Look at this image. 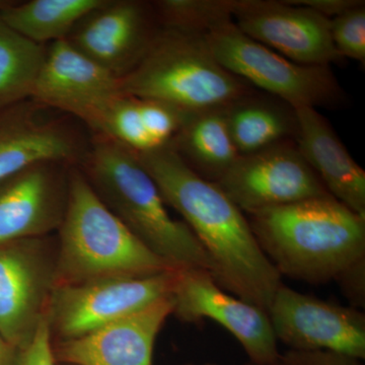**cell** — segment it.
<instances>
[{
  "label": "cell",
  "mask_w": 365,
  "mask_h": 365,
  "mask_svg": "<svg viewBox=\"0 0 365 365\" xmlns=\"http://www.w3.org/2000/svg\"><path fill=\"white\" fill-rule=\"evenodd\" d=\"M276 339L297 351L365 359V314L281 285L268 309Z\"/></svg>",
  "instance_id": "obj_11"
},
{
  "label": "cell",
  "mask_w": 365,
  "mask_h": 365,
  "mask_svg": "<svg viewBox=\"0 0 365 365\" xmlns=\"http://www.w3.org/2000/svg\"><path fill=\"white\" fill-rule=\"evenodd\" d=\"M7 4H9V2L1 1V0H0V9H1V7L6 6Z\"/></svg>",
  "instance_id": "obj_30"
},
{
  "label": "cell",
  "mask_w": 365,
  "mask_h": 365,
  "mask_svg": "<svg viewBox=\"0 0 365 365\" xmlns=\"http://www.w3.org/2000/svg\"><path fill=\"white\" fill-rule=\"evenodd\" d=\"M170 143L192 170L213 182L240 158L228 129L225 110L190 115Z\"/></svg>",
  "instance_id": "obj_19"
},
{
  "label": "cell",
  "mask_w": 365,
  "mask_h": 365,
  "mask_svg": "<svg viewBox=\"0 0 365 365\" xmlns=\"http://www.w3.org/2000/svg\"><path fill=\"white\" fill-rule=\"evenodd\" d=\"M297 146L328 193L365 216V172L353 160L333 127L318 110L294 109Z\"/></svg>",
  "instance_id": "obj_18"
},
{
  "label": "cell",
  "mask_w": 365,
  "mask_h": 365,
  "mask_svg": "<svg viewBox=\"0 0 365 365\" xmlns=\"http://www.w3.org/2000/svg\"><path fill=\"white\" fill-rule=\"evenodd\" d=\"M167 205L202 245L225 292L267 312L282 276L262 251L248 218L215 182L191 169L172 143L138 153Z\"/></svg>",
  "instance_id": "obj_1"
},
{
  "label": "cell",
  "mask_w": 365,
  "mask_h": 365,
  "mask_svg": "<svg viewBox=\"0 0 365 365\" xmlns=\"http://www.w3.org/2000/svg\"><path fill=\"white\" fill-rule=\"evenodd\" d=\"M46 48L26 39L0 18V110L32 98Z\"/></svg>",
  "instance_id": "obj_22"
},
{
  "label": "cell",
  "mask_w": 365,
  "mask_h": 365,
  "mask_svg": "<svg viewBox=\"0 0 365 365\" xmlns=\"http://www.w3.org/2000/svg\"><path fill=\"white\" fill-rule=\"evenodd\" d=\"M331 21V36L343 58L365 62V6Z\"/></svg>",
  "instance_id": "obj_25"
},
{
  "label": "cell",
  "mask_w": 365,
  "mask_h": 365,
  "mask_svg": "<svg viewBox=\"0 0 365 365\" xmlns=\"http://www.w3.org/2000/svg\"><path fill=\"white\" fill-rule=\"evenodd\" d=\"M78 168L102 202L146 248L177 269H202L211 262L184 222L174 220L138 153L95 133Z\"/></svg>",
  "instance_id": "obj_3"
},
{
  "label": "cell",
  "mask_w": 365,
  "mask_h": 365,
  "mask_svg": "<svg viewBox=\"0 0 365 365\" xmlns=\"http://www.w3.org/2000/svg\"><path fill=\"white\" fill-rule=\"evenodd\" d=\"M186 365H217V364H186Z\"/></svg>",
  "instance_id": "obj_31"
},
{
  "label": "cell",
  "mask_w": 365,
  "mask_h": 365,
  "mask_svg": "<svg viewBox=\"0 0 365 365\" xmlns=\"http://www.w3.org/2000/svg\"><path fill=\"white\" fill-rule=\"evenodd\" d=\"M50 110L32 98L0 110V181L35 163L85 158L83 138Z\"/></svg>",
  "instance_id": "obj_15"
},
{
  "label": "cell",
  "mask_w": 365,
  "mask_h": 365,
  "mask_svg": "<svg viewBox=\"0 0 365 365\" xmlns=\"http://www.w3.org/2000/svg\"><path fill=\"white\" fill-rule=\"evenodd\" d=\"M18 365H57L47 317L40 324L32 342L21 350Z\"/></svg>",
  "instance_id": "obj_26"
},
{
  "label": "cell",
  "mask_w": 365,
  "mask_h": 365,
  "mask_svg": "<svg viewBox=\"0 0 365 365\" xmlns=\"http://www.w3.org/2000/svg\"><path fill=\"white\" fill-rule=\"evenodd\" d=\"M21 350L14 347L0 334V365H18Z\"/></svg>",
  "instance_id": "obj_29"
},
{
  "label": "cell",
  "mask_w": 365,
  "mask_h": 365,
  "mask_svg": "<svg viewBox=\"0 0 365 365\" xmlns=\"http://www.w3.org/2000/svg\"><path fill=\"white\" fill-rule=\"evenodd\" d=\"M56 261V234L0 244V334L21 351L47 317Z\"/></svg>",
  "instance_id": "obj_8"
},
{
  "label": "cell",
  "mask_w": 365,
  "mask_h": 365,
  "mask_svg": "<svg viewBox=\"0 0 365 365\" xmlns=\"http://www.w3.org/2000/svg\"><path fill=\"white\" fill-rule=\"evenodd\" d=\"M174 311L172 295L76 339L52 342L58 364L153 365V348Z\"/></svg>",
  "instance_id": "obj_17"
},
{
  "label": "cell",
  "mask_w": 365,
  "mask_h": 365,
  "mask_svg": "<svg viewBox=\"0 0 365 365\" xmlns=\"http://www.w3.org/2000/svg\"><path fill=\"white\" fill-rule=\"evenodd\" d=\"M297 6L307 7L325 16L328 20H333L352 9L365 6L364 0H289Z\"/></svg>",
  "instance_id": "obj_28"
},
{
  "label": "cell",
  "mask_w": 365,
  "mask_h": 365,
  "mask_svg": "<svg viewBox=\"0 0 365 365\" xmlns=\"http://www.w3.org/2000/svg\"><path fill=\"white\" fill-rule=\"evenodd\" d=\"M105 0H32L6 4L1 20L37 44L66 39L79 21L102 6Z\"/></svg>",
  "instance_id": "obj_21"
},
{
  "label": "cell",
  "mask_w": 365,
  "mask_h": 365,
  "mask_svg": "<svg viewBox=\"0 0 365 365\" xmlns=\"http://www.w3.org/2000/svg\"><path fill=\"white\" fill-rule=\"evenodd\" d=\"M172 297V316L182 323L215 321L239 341L250 362L277 364L280 352L267 312L225 292L208 271L178 269Z\"/></svg>",
  "instance_id": "obj_9"
},
{
  "label": "cell",
  "mask_w": 365,
  "mask_h": 365,
  "mask_svg": "<svg viewBox=\"0 0 365 365\" xmlns=\"http://www.w3.org/2000/svg\"><path fill=\"white\" fill-rule=\"evenodd\" d=\"M235 4V0H160L151 6L163 28L205 35L232 20Z\"/></svg>",
  "instance_id": "obj_23"
},
{
  "label": "cell",
  "mask_w": 365,
  "mask_h": 365,
  "mask_svg": "<svg viewBox=\"0 0 365 365\" xmlns=\"http://www.w3.org/2000/svg\"><path fill=\"white\" fill-rule=\"evenodd\" d=\"M259 246L281 276L335 281L352 307L365 302V216L327 195L249 215Z\"/></svg>",
  "instance_id": "obj_2"
},
{
  "label": "cell",
  "mask_w": 365,
  "mask_h": 365,
  "mask_svg": "<svg viewBox=\"0 0 365 365\" xmlns=\"http://www.w3.org/2000/svg\"><path fill=\"white\" fill-rule=\"evenodd\" d=\"M215 184L247 215L330 195L297 144H276L237 162Z\"/></svg>",
  "instance_id": "obj_10"
},
{
  "label": "cell",
  "mask_w": 365,
  "mask_h": 365,
  "mask_svg": "<svg viewBox=\"0 0 365 365\" xmlns=\"http://www.w3.org/2000/svg\"><path fill=\"white\" fill-rule=\"evenodd\" d=\"M246 365H256V364H252V362H249V364H246Z\"/></svg>",
  "instance_id": "obj_32"
},
{
  "label": "cell",
  "mask_w": 365,
  "mask_h": 365,
  "mask_svg": "<svg viewBox=\"0 0 365 365\" xmlns=\"http://www.w3.org/2000/svg\"><path fill=\"white\" fill-rule=\"evenodd\" d=\"M228 129L240 155H248L297 137L294 109L285 103L242 98L225 110Z\"/></svg>",
  "instance_id": "obj_20"
},
{
  "label": "cell",
  "mask_w": 365,
  "mask_h": 365,
  "mask_svg": "<svg viewBox=\"0 0 365 365\" xmlns=\"http://www.w3.org/2000/svg\"><path fill=\"white\" fill-rule=\"evenodd\" d=\"M57 365H66V364H57Z\"/></svg>",
  "instance_id": "obj_33"
},
{
  "label": "cell",
  "mask_w": 365,
  "mask_h": 365,
  "mask_svg": "<svg viewBox=\"0 0 365 365\" xmlns=\"http://www.w3.org/2000/svg\"><path fill=\"white\" fill-rule=\"evenodd\" d=\"M56 235V287L177 269L125 227L98 198L78 165L71 167L68 204Z\"/></svg>",
  "instance_id": "obj_5"
},
{
  "label": "cell",
  "mask_w": 365,
  "mask_h": 365,
  "mask_svg": "<svg viewBox=\"0 0 365 365\" xmlns=\"http://www.w3.org/2000/svg\"><path fill=\"white\" fill-rule=\"evenodd\" d=\"M121 96L118 76L63 39L46 48L31 98L78 118L98 133L108 110Z\"/></svg>",
  "instance_id": "obj_12"
},
{
  "label": "cell",
  "mask_w": 365,
  "mask_h": 365,
  "mask_svg": "<svg viewBox=\"0 0 365 365\" xmlns=\"http://www.w3.org/2000/svg\"><path fill=\"white\" fill-rule=\"evenodd\" d=\"M276 365H361V360L330 351H297L282 353Z\"/></svg>",
  "instance_id": "obj_27"
},
{
  "label": "cell",
  "mask_w": 365,
  "mask_h": 365,
  "mask_svg": "<svg viewBox=\"0 0 365 365\" xmlns=\"http://www.w3.org/2000/svg\"><path fill=\"white\" fill-rule=\"evenodd\" d=\"M148 4L105 0L86 16L66 40L78 51L121 78L143 57L160 26Z\"/></svg>",
  "instance_id": "obj_16"
},
{
  "label": "cell",
  "mask_w": 365,
  "mask_h": 365,
  "mask_svg": "<svg viewBox=\"0 0 365 365\" xmlns=\"http://www.w3.org/2000/svg\"><path fill=\"white\" fill-rule=\"evenodd\" d=\"M177 270L55 287L47 314L52 342L81 337L170 297Z\"/></svg>",
  "instance_id": "obj_7"
},
{
  "label": "cell",
  "mask_w": 365,
  "mask_h": 365,
  "mask_svg": "<svg viewBox=\"0 0 365 365\" xmlns=\"http://www.w3.org/2000/svg\"><path fill=\"white\" fill-rule=\"evenodd\" d=\"M71 167L38 163L0 181V244L58 232L68 204Z\"/></svg>",
  "instance_id": "obj_14"
},
{
  "label": "cell",
  "mask_w": 365,
  "mask_h": 365,
  "mask_svg": "<svg viewBox=\"0 0 365 365\" xmlns=\"http://www.w3.org/2000/svg\"><path fill=\"white\" fill-rule=\"evenodd\" d=\"M215 58L237 78L292 107L344 108L347 96L330 66H304L256 42L227 21L204 35Z\"/></svg>",
  "instance_id": "obj_6"
},
{
  "label": "cell",
  "mask_w": 365,
  "mask_h": 365,
  "mask_svg": "<svg viewBox=\"0 0 365 365\" xmlns=\"http://www.w3.org/2000/svg\"><path fill=\"white\" fill-rule=\"evenodd\" d=\"M232 21L245 35L295 63L344 61L334 45L331 21L289 0H235Z\"/></svg>",
  "instance_id": "obj_13"
},
{
  "label": "cell",
  "mask_w": 365,
  "mask_h": 365,
  "mask_svg": "<svg viewBox=\"0 0 365 365\" xmlns=\"http://www.w3.org/2000/svg\"><path fill=\"white\" fill-rule=\"evenodd\" d=\"M120 86L124 96L157 101L186 114L227 110L255 93L215 58L202 34L163 26L120 78Z\"/></svg>",
  "instance_id": "obj_4"
},
{
  "label": "cell",
  "mask_w": 365,
  "mask_h": 365,
  "mask_svg": "<svg viewBox=\"0 0 365 365\" xmlns=\"http://www.w3.org/2000/svg\"><path fill=\"white\" fill-rule=\"evenodd\" d=\"M100 134L128 146L137 153L155 150L144 127L138 98L121 96L108 110Z\"/></svg>",
  "instance_id": "obj_24"
}]
</instances>
